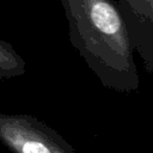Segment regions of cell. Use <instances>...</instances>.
<instances>
[{
	"label": "cell",
	"instance_id": "obj_1",
	"mask_svg": "<svg viewBox=\"0 0 153 153\" xmlns=\"http://www.w3.org/2000/svg\"><path fill=\"white\" fill-rule=\"evenodd\" d=\"M68 37L103 86L131 92L140 86L127 25L116 0H60Z\"/></svg>",
	"mask_w": 153,
	"mask_h": 153
},
{
	"label": "cell",
	"instance_id": "obj_2",
	"mask_svg": "<svg viewBox=\"0 0 153 153\" xmlns=\"http://www.w3.org/2000/svg\"><path fill=\"white\" fill-rule=\"evenodd\" d=\"M0 141L17 153H75L60 133L24 114L0 112Z\"/></svg>",
	"mask_w": 153,
	"mask_h": 153
},
{
	"label": "cell",
	"instance_id": "obj_3",
	"mask_svg": "<svg viewBox=\"0 0 153 153\" xmlns=\"http://www.w3.org/2000/svg\"><path fill=\"white\" fill-rule=\"evenodd\" d=\"M123 14L130 43L145 62L148 73L153 72V0H117Z\"/></svg>",
	"mask_w": 153,
	"mask_h": 153
},
{
	"label": "cell",
	"instance_id": "obj_4",
	"mask_svg": "<svg viewBox=\"0 0 153 153\" xmlns=\"http://www.w3.org/2000/svg\"><path fill=\"white\" fill-rule=\"evenodd\" d=\"M25 72V60L14 50L12 44L0 39V79L17 78Z\"/></svg>",
	"mask_w": 153,
	"mask_h": 153
}]
</instances>
